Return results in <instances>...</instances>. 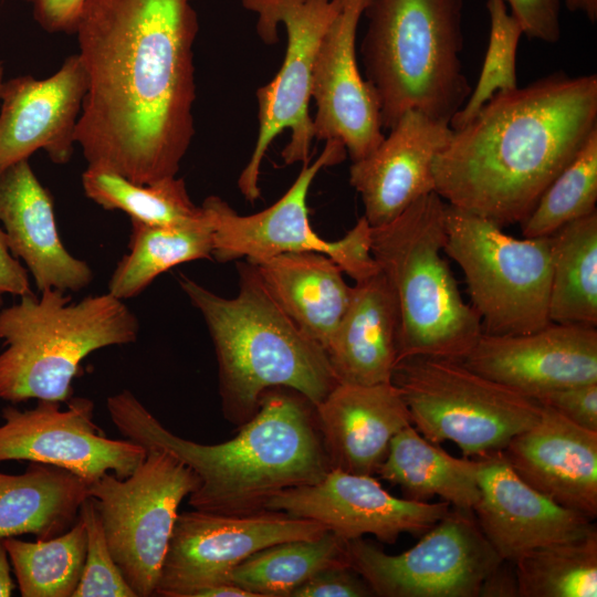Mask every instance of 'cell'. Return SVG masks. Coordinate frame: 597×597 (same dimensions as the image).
Returning <instances> with one entry per match:
<instances>
[{
	"mask_svg": "<svg viewBox=\"0 0 597 597\" xmlns=\"http://www.w3.org/2000/svg\"><path fill=\"white\" fill-rule=\"evenodd\" d=\"M388 130L374 151L349 167V184L373 228L392 221L434 191L433 160L453 133L449 123L416 109L404 113Z\"/></svg>",
	"mask_w": 597,
	"mask_h": 597,
	"instance_id": "ffe728a7",
	"label": "cell"
},
{
	"mask_svg": "<svg viewBox=\"0 0 597 597\" xmlns=\"http://www.w3.org/2000/svg\"><path fill=\"white\" fill-rule=\"evenodd\" d=\"M374 596L366 580L348 565L324 568L297 587L291 597Z\"/></svg>",
	"mask_w": 597,
	"mask_h": 597,
	"instance_id": "ab89813d",
	"label": "cell"
},
{
	"mask_svg": "<svg viewBox=\"0 0 597 597\" xmlns=\"http://www.w3.org/2000/svg\"><path fill=\"white\" fill-rule=\"evenodd\" d=\"M258 15L256 31L268 43L286 33V49L275 77L256 91L259 132L251 157L237 185L250 202L260 197L259 177L265 154L275 137L291 130L281 153L285 165L308 161L313 125L308 105L313 65L320 43L341 8V0H241Z\"/></svg>",
	"mask_w": 597,
	"mask_h": 597,
	"instance_id": "30bf717a",
	"label": "cell"
},
{
	"mask_svg": "<svg viewBox=\"0 0 597 597\" xmlns=\"http://www.w3.org/2000/svg\"><path fill=\"white\" fill-rule=\"evenodd\" d=\"M480 496L473 514L483 535L506 561L531 549L582 537L596 525L545 496L511 468L502 451L481 457Z\"/></svg>",
	"mask_w": 597,
	"mask_h": 597,
	"instance_id": "44dd1931",
	"label": "cell"
},
{
	"mask_svg": "<svg viewBox=\"0 0 597 597\" xmlns=\"http://www.w3.org/2000/svg\"><path fill=\"white\" fill-rule=\"evenodd\" d=\"M0 221L11 253L25 263L40 292H78L93 281L88 264L62 243L52 196L28 159L0 172Z\"/></svg>",
	"mask_w": 597,
	"mask_h": 597,
	"instance_id": "cb8c5ba5",
	"label": "cell"
},
{
	"mask_svg": "<svg viewBox=\"0 0 597 597\" xmlns=\"http://www.w3.org/2000/svg\"><path fill=\"white\" fill-rule=\"evenodd\" d=\"M3 72H4V67H3L2 62H0V86H1V83L3 82Z\"/></svg>",
	"mask_w": 597,
	"mask_h": 597,
	"instance_id": "bcb514c9",
	"label": "cell"
},
{
	"mask_svg": "<svg viewBox=\"0 0 597 597\" xmlns=\"http://www.w3.org/2000/svg\"><path fill=\"white\" fill-rule=\"evenodd\" d=\"M596 130V74L559 71L499 92L437 154L434 191L502 228L520 224Z\"/></svg>",
	"mask_w": 597,
	"mask_h": 597,
	"instance_id": "7a4b0ae2",
	"label": "cell"
},
{
	"mask_svg": "<svg viewBox=\"0 0 597 597\" xmlns=\"http://www.w3.org/2000/svg\"><path fill=\"white\" fill-rule=\"evenodd\" d=\"M85 195L105 210H121L147 224L174 226L205 217L196 206L182 178L168 177L138 185L104 168L90 167L82 175Z\"/></svg>",
	"mask_w": 597,
	"mask_h": 597,
	"instance_id": "1f68e13d",
	"label": "cell"
},
{
	"mask_svg": "<svg viewBox=\"0 0 597 597\" xmlns=\"http://www.w3.org/2000/svg\"><path fill=\"white\" fill-rule=\"evenodd\" d=\"M481 458L460 459L425 439L409 425L395 434L376 474L398 485L404 498L440 496L452 507L472 511L479 500Z\"/></svg>",
	"mask_w": 597,
	"mask_h": 597,
	"instance_id": "83f0119b",
	"label": "cell"
},
{
	"mask_svg": "<svg viewBox=\"0 0 597 597\" xmlns=\"http://www.w3.org/2000/svg\"><path fill=\"white\" fill-rule=\"evenodd\" d=\"M470 369L528 397L597 383V329L549 323L520 335L482 333L462 360Z\"/></svg>",
	"mask_w": 597,
	"mask_h": 597,
	"instance_id": "ac0fdd59",
	"label": "cell"
},
{
	"mask_svg": "<svg viewBox=\"0 0 597 597\" xmlns=\"http://www.w3.org/2000/svg\"><path fill=\"white\" fill-rule=\"evenodd\" d=\"M87 496L84 479L53 464L30 462L22 474L0 472V538L55 537L77 521Z\"/></svg>",
	"mask_w": 597,
	"mask_h": 597,
	"instance_id": "4316f807",
	"label": "cell"
},
{
	"mask_svg": "<svg viewBox=\"0 0 597 597\" xmlns=\"http://www.w3.org/2000/svg\"><path fill=\"white\" fill-rule=\"evenodd\" d=\"M198 484L171 452L148 449L129 476L108 472L88 485L111 554L136 597L155 596L178 507Z\"/></svg>",
	"mask_w": 597,
	"mask_h": 597,
	"instance_id": "8fae6325",
	"label": "cell"
},
{
	"mask_svg": "<svg viewBox=\"0 0 597 597\" xmlns=\"http://www.w3.org/2000/svg\"><path fill=\"white\" fill-rule=\"evenodd\" d=\"M501 561L473 511L457 507L398 555L363 537L347 541L348 565L380 597H479L483 579Z\"/></svg>",
	"mask_w": 597,
	"mask_h": 597,
	"instance_id": "4fadbf2b",
	"label": "cell"
},
{
	"mask_svg": "<svg viewBox=\"0 0 597 597\" xmlns=\"http://www.w3.org/2000/svg\"><path fill=\"white\" fill-rule=\"evenodd\" d=\"M237 268L239 292L231 298L185 275L178 280L212 339L224 418L242 426L275 387L293 389L315 407L338 384L325 349L285 314L253 263Z\"/></svg>",
	"mask_w": 597,
	"mask_h": 597,
	"instance_id": "277c9868",
	"label": "cell"
},
{
	"mask_svg": "<svg viewBox=\"0 0 597 597\" xmlns=\"http://www.w3.org/2000/svg\"><path fill=\"white\" fill-rule=\"evenodd\" d=\"M33 294L30 289L28 270L11 253L4 231L0 229V306L2 296Z\"/></svg>",
	"mask_w": 597,
	"mask_h": 597,
	"instance_id": "b9f144b4",
	"label": "cell"
},
{
	"mask_svg": "<svg viewBox=\"0 0 597 597\" xmlns=\"http://www.w3.org/2000/svg\"><path fill=\"white\" fill-rule=\"evenodd\" d=\"M572 12L583 13L591 23L597 21V0H564Z\"/></svg>",
	"mask_w": 597,
	"mask_h": 597,
	"instance_id": "f6af8a7d",
	"label": "cell"
},
{
	"mask_svg": "<svg viewBox=\"0 0 597 597\" xmlns=\"http://www.w3.org/2000/svg\"><path fill=\"white\" fill-rule=\"evenodd\" d=\"M597 130L540 197L520 223L524 238L549 237L565 224L596 210Z\"/></svg>",
	"mask_w": 597,
	"mask_h": 597,
	"instance_id": "e575fe53",
	"label": "cell"
},
{
	"mask_svg": "<svg viewBox=\"0 0 597 597\" xmlns=\"http://www.w3.org/2000/svg\"><path fill=\"white\" fill-rule=\"evenodd\" d=\"M490 35L478 82L467 102L450 119L455 130L470 122L496 93L516 88V51L523 30L503 0H488Z\"/></svg>",
	"mask_w": 597,
	"mask_h": 597,
	"instance_id": "d590c367",
	"label": "cell"
},
{
	"mask_svg": "<svg viewBox=\"0 0 597 597\" xmlns=\"http://www.w3.org/2000/svg\"><path fill=\"white\" fill-rule=\"evenodd\" d=\"M479 597H519L514 562L502 559L483 579Z\"/></svg>",
	"mask_w": 597,
	"mask_h": 597,
	"instance_id": "7bdbcfd3",
	"label": "cell"
},
{
	"mask_svg": "<svg viewBox=\"0 0 597 597\" xmlns=\"http://www.w3.org/2000/svg\"><path fill=\"white\" fill-rule=\"evenodd\" d=\"M502 452L532 488L562 506L596 519L597 431L542 406L538 420L511 439Z\"/></svg>",
	"mask_w": 597,
	"mask_h": 597,
	"instance_id": "7402d4cb",
	"label": "cell"
},
{
	"mask_svg": "<svg viewBox=\"0 0 597 597\" xmlns=\"http://www.w3.org/2000/svg\"><path fill=\"white\" fill-rule=\"evenodd\" d=\"M78 519L86 531V555L73 597H136L111 554L102 519L92 496L82 503Z\"/></svg>",
	"mask_w": 597,
	"mask_h": 597,
	"instance_id": "8d00e7d4",
	"label": "cell"
},
{
	"mask_svg": "<svg viewBox=\"0 0 597 597\" xmlns=\"http://www.w3.org/2000/svg\"><path fill=\"white\" fill-rule=\"evenodd\" d=\"M193 0H85L87 76L75 143L90 167L146 185L174 177L195 136Z\"/></svg>",
	"mask_w": 597,
	"mask_h": 597,
	"instance_id": "6da1fadb",
	"label": "cell"
},
{
	"mask_svg": "<svg viewBox=\"0 0 597 597\" xmlns=\"http://www.w3.org/2000/svg\"><path fill=\"white\" fill-rule=\"evenodd\" d=\"M87 90L78 54L66 57L53 75H20L0 86V172L43 149L57 165L70 161Z\"/></svg>",
	"mask_w": 597,
	"mask_h": 597,
	"instance_id": "d6986e66",
	"label": "cell"
},
{
	"mask_svg": "<svg viewBox=\"0 0 597 597\" xmlns=\"http://www.w3.org/2000/svg\"><path fill=\"white\" fill-rule=\"evenodd\" d=\"M514 564L519 597H596L597 530L531 549Z\"/></svg>",
	"mask_w": 597,
	"mask_h": 597,
	"instance_id": "836d02e7",
	"label": "cell"
},
{
	"mask_svg": "<svg viewBox=\"0 0 597 597\" xmlns=\"http://www.w3.org/2000/svg\"><path fill=\"white\" fill-rule=\"evenodd\" d=\"M22 597H73L85 555L86 531L80 519L62 534L35 542L3 538Z\"/></svg>",
	"mask_w": 597,
	"mask_h": 597,
	"instance_id": "d6a6232c",
	"label": "cell"
},
{
	"mask_svg": "<svg viewBox=\"0 0 597 597\" xmlns=\"http://www.w3.org/2000/svg\"><path fill=\"white\" fill-rule=\"evenodd\" d=\"M9 554L3 538H0V597H9L15 588L10 574Z\"/></svg>",
	"mask_w": 597,
	"mask_h": 597,
	"instance_id": "ee69618b",
	"label": "cell"
},
{
	"mask_svg": "<svg viewBox=\"0 0 597 597\" xmlns=\"http://www.w3.org/2000/svg\"><path fill=\"white\" fill-rule=\"evenodd\" d=\"M398 326L397 300L380 270L355 282L349 304L325 348L337 383L368 386L391 381Z\"/></svg>",
	"mask_w": 597,
	"mask_h": 597,
	"instance_id": "d4e9b609",
	"label": "cell"
},
{
	"mask_svg": "<svg viewBox=\"0 0 597 597\" xmlns=\"http://www.w3.org/2000/svg\"><path fill=\"white\" fill-rule=\"evenodd\" d=\"M338 565H348L347 542L326 531L254 553L231 570L228 582L254 597H291L314 574Z\"/></svg>",
	"mask_w": 597,
	"mask_h": 597,
	"instance_id": "4dcf8cb0",
	"label": "cell"
},
{
	"mask_svg": "<svg viewBox=\"0 0 597 597\" xmlns=\"http://www.w3.org/2000/svg\"><path fill=\"white\" fill-rule=\"evenodd\" d=\"M314 415L329 468L365 475L377 473L392 437L412 425L402 395L391 381L337 384L314 407Z\"/></svg>",
	"mask_w": 597,
	"mask_h": 597,
	"instance_id": "603a6c76",
	"label": "cell"
},
{
	"mask_svg": "<svg viewBox=\"0 0 597 597\" xmlns=\"http://www.w3.org/2000/svg\"><path fill=\"white\" fill-rule=\"evenodd\" d=\"M520 23L523 34L546 43L561 39L562 0H503Z\"/></svg>",
	"mask_w": 597,
	"mask_h": 597,
	"instance_id": "f35d334b",
	"label": "cell"
},
{
	"mask_svg": "<svg viewBox=\"0 0 597 597\" xmlns=\"http://www.w3.org/2000/svg\"><path fill=\"white\" fill-rule=\"evenodd\" d=\"M551 237V322L597 326V211Z\"/></svg>",
	"mask_w": 597,
	"mask_h": 597,
	"instance_id": "f546056e",
	"label": "cell"
},
{
	"mask_svg": "<svg viewBox=\"0 0 597 597\" xmlns=\"http://www.w3.org/2000/svg\"><path fill=\"white\" fill-rule=\"evenodd\" d=\"M534 399L577 426L597 431V383L553 389Z\"/></svg>",
	"mask_w": 597,
	"mask_h": 597,
	"instance_id": "74e56055",
	"label": "cell"
},
{
	"mask_svg": "<svg viewBox=\"0 0 597 597\" xmlns=\"http://www.w3.org/2000/svg\"><path fill=\"white\" fill-rule=\"evenodd\" d=\"M412 426L431 443H455L465 458L502 451L533 426L542 406L532 397L492 380L462 362L413 356L392 371Z\"/></svg>",
	"mask_w": 597,
	"mask_h": 597,
	"instance_id": "ba28073f",
	"label": "cell"
},
{
	"mask_svg": "<svg viewBox=\"0 0 597 597\" xmlns=\"http://www.w3.org/2000/svg\"><path fill=\"white\" fill-rule=\"evenodd\" d=\"M369 2L341 0L320 43L311 81L313 138L342 142L352 161L369 155L385 137L378 97L356 56L357 29Z\"/></svg>",
	"mask_w": 597,
	"mask_h": 597,
	"instance_id": "e0dca14e",
	"label": "cell"
},
{
	"mask_svg": "<svg viewBox=\"0 0 597 597\" xmlns=\"http://www.w3.org/2000/svg\"><path fill=\"white\" fill-rule=\"evenodd\" d=\"M106 408L117 430L148 449L171 452L199 479L192 509L250 513L289 488L312 484L331 469L316 427L314 406L297 391L266 390L256 413L235 437L202 444L169 431L129 390L109 396Z\"/></svg>",
	"mask_w": 597,
	"mask_h": 597,
	"instance_id": "3957f363",
	"label": "cell"
},
{
	"mask_svg": "<svg viewBox=\"0 0 597 597\" xmlns=\"http://www.w3.org/2000/svg\"><path fill=\"white\" fill-rule=\"evenodd\" d=\"M60 401L38 400L30 410L2 409L0 462L27 460L72 471L88 485L113 472L129 476L144 461L146 450L129 440L109 439L94 422V402L71 397L67 408Z\"/></svg>",
	"mask_w": 597,
	"mask_h": 597,
	"instance_id": "9a60e30c",
	"label": "cell"
},
{
	"mask_svg": "<svg viewBox=\"0 0 597 597\" xmlns=\"http://www.w3.org/2000/svg\"><path fill=\"white\" fill-rule=\"evenodd\" d=\"M365 78L389 129L409 109L450 123L472 87L462 71L463 0H370Z\"/></svg>",
	"mask_w": 597,
	"mask_h": 597,
	"instance_id": "5b68a950",
	"label": "cell"
},
{
	"mask_svg": "<svg viewBox=\"0 0 597 597\" xmlns=\"http://www.w3.org/2000/svg\"><path fill=\"white\" fill-rule=\"evenodd\" d=\"M36 23L49 33H74L85 0H25Z\"/></svg>",
	"mask_w": 597,
	"mask_h": 597,
	"instance_id": "60d3db41",
	"label": "cell"
},
{
	"mask_svg": "<svg viewBox=\"0 0 597 597\" xmlns=\"http://www.w3.org/2000/svg\"><path fill=\"white\" fill-rule=\"evenodd\" d=\"M130 221L129 252L118 261L107 291L122 301L140 294L176 265L212 256L213 228L206 211L202 219L184 224Z\"/></svg>",
	"mask_w": 597,
	"mask_h": 597,
	"instance_id": "f1b7e54d",
	"label": "cell"
},
{
	"mask_svg": "<svg viewBox=\"0 0 597 597\" xmlns=\"http://www.w3.org/2000/svg\"><path fill=\"white\" fill-rule=\"evenodd\" d=\"M443 251L461 268L483 333L541 329L548 315L552 237L517 239L496 223L446 203Z\"/></svg>",
	"mask_w": 597,
	"mask_h": 597,
	"instance_id": "9c48e42d",
	"label": "cell"
},
{
	"mask_svg": "<svg viewBox=\"0 0 597 597\" xmlns=\"http://www.w3.org/2000/svg\"><path fill=\"white\" fill-rule=\"evenodd\" d=\"M328 528L282 511L178 513L155 596L190 597L211 585L229 583L231 570L254 553L287 541L310 540Z\"/></svg>",
	"mask_w": 597,
	"mask_h": 597,
	"instance_id": "5bb4252c",
	"label": "cell"
},
{
	"mask_svg": "<svg viewBox=\"0 0 597 597\" xmlns=\"http://www.w3.org/2000/svg\"><path fill=\"white\" fill-rule=\"evenodd\" d=\"M342 142L328 139L315 161L303 167L287 191L269 208L239 214L218 196L201 207L213 228L212 256L220 263L245 259L256 262L285 252L315 251L328 255L355 282L379 271L371 253V227L363 216L339 240L327 241L312 228L307 196L317 174L346 158Z\"/></svg>",
	"mask_w": 597,
	"mask_h": 597,
	"instance_id": "7c38bea8",
	"label": "cell"
},
{
	"mask_svg": "<svg viewBox=\"0 0 597 597\" xmlns=\"http://www.w3.org/2000/svg\"><path fill=\"white\" fill-rule=\"evenodd\" d=\"M21 296L0 311V398L66 402L81 362L91 353L135 343L136 315L108 292L78 302L55 289Z\"/></svg>",
	"mask_w": 597,
	"mask_h": 597,
	"instance_id": "52a82bcc",
	"label": "cell"
},
{
	"mask_svg": "<svg viewBox=\"0 0 597 597\" xmlns=\"http://www.w3.org/2000/svg\"><path fill=\"white\" fill-rule=\"evenodd\" d=\"M446 201L428 193L392 221L371 227V253L398 305L397 363L413 356L462 362L482 325L441 255Z\"/></svg>",
	"mask_w": 597,
	"mask_h": 597,
	"instance_id": "8992f818",
	"label": "cell"
},
{
	"mask_svg": "<svg viewBox=\"0 0 597 597\" xmlns=\"http://www.w3.org/2000/svg\"><path fill=\"white\" fill-rule=\"evenodd\" d=\"M251 263L292 322L325 349L353 291L339 265L315 251L285 252Z\"/></svg>",
	"mask_w": 597,
	"mask_h": 597,
	"instance_id": "484cf974",
	"label": "cell"
},
{
	"mask_svg": "<svg viewBox=\"0 0 597 597\" xmlns=\"http://www.w3.org/2000/svg\"><path fill=\"white\" fill-rule=\"evenodd\" d=\"M265 509L318 522L346 542L374 535L394 544L404 533L422 535L451 507L447 502L397 498L373 475L329 469L312 484L280 491Z\"/></svg>",
	"mask_w": 597,
	"mask_h": 597,
	"instance_id": "2e32d148",
	"label": "cell"
}]
</instances>
